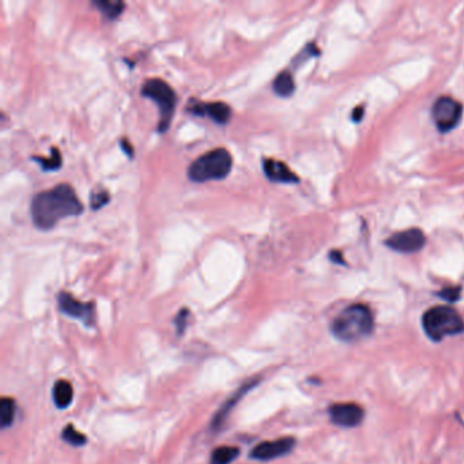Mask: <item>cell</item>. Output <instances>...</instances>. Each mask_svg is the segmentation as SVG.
<instances>
[{
  "label": "cell",
  "mask_w": 464,
  "mask_h": 464,
  "mask_svg": "<svg viewBox=\"0 0 464 464\" xmlns=\"http://www.w3.org/2000/svg\"><path fill=\"white\" fill-rule=\"evenodd\" d=\"M84 207L75 189L70 184H59L39 192L30 203V215L41 230H50L63 218L78 216Z\"/></svg>",
  "instance_id": "1"
},
{
  "label": "cell",
  "mask_w": 464,
  "mask_h": 464,
  "mask_svg": "<svg viewBox=\"0 0 464 464\" xmlns=\"http://www.w3.org/2000/svg\"><path fill=\"white\" fill-rule=\"evenodd\" d=\"M375 330V317L369 306L353 304L344 308L331 324V333L343 343H358Z\"/></svg>",
  "instance_id": "2"
},
{
  "label": "cell",
  "mask_w": 464,
  "mask_h": 464,
  "mask_svg": "<svg viewBox=\"0 0 464 464\" xmlns=\"http://www.w3.org/2000/svg\"><path fill=\"white\" fill-rule=\"evenodd\" d=\"M422 328L433 342L456 337L464 333V320L452 306L437 305L427 309L422 316Z\"/></svg>",
  "instance_id": "3"
},
{
  "label": "cell",
  "mask_w": 464,
  "mask_h": 464,
  "mask_svg": "<svg viewBox=\"0 0 464 464\" xmlns=\"http://www.w3.org/2000/svg\"><path fill=\"white\" fill-rule=\"evenodd\" d=\"M232 167V154L226 149L219 147L196 158L188 168V177L195 183L222 180L229 176Z\"/></svg>",
  "instance_id": "4"
},
{
  "label": "cell",
  "mask_w": 464,
  "mask_h": 464,
  "mask_svg": "<svg viewBox=\"0 0 464 464\" xmlns=\"http://www.w3.org/2000/svg\"><path fill=\"white\" fill-rule=\"evenodd\" d=\"M140 93L142 95L153 100L158 105L160 108L158 131L165 132L170 126L174 108L177 104L176 91L171 89V86L168 82L160 78H150L143 84Z\"/></svg>",
  "instance_id": "5"
},
{
  "label": "cell",
  "mask_w": 464,
  "mask_h": 464,
  "mask_svg": "<svg viewBox=\"0 0 464 464\" xmlns=\"http://www.w3.org/2000/svg\"><path fill=\"white\" fill-rule=\"evenodd\" d=\"M463 115V106L452 97H440L431 108L433 122L440 132H449L459 126Z\"/></svg>",
  "instance_id": "6"
},
{
  "label": "cell",
  "mask_w": 464,
  "mask_h": 464,
  "mask_svg": "<svg viewBox=\"0 0 464 464\" xmlns=\"http://www.w3.org/2000/svg\"><path fill=\"white\" fill-rule=\"evenodd\" d=\"M385 244L388 248H391L395 252H420L426 244V237L421 229L411 228V229L392 234L389 239H387Z\"/></svg>",
  "instance_id": "7"
},
{
  "label": "cell",
  "mask_w": 464,
  "mask_h": 464,
  "mask_svg": "<svg viewBox=\"0 0 464 464\" xmlns=\"http://www.w3.org/2000/svg\"><path fill=\"white\" fill-rule=\"evenodd\" d=\"M330 420L339 427H357L360 426L364 418L365 411L357 403H335L328 409Z\"/></svg>",
  "instance_id": "8"
},
{
  "label": "cell",
  "mask_w": 464,
  "mask_h": 464,
  "mask_svg": "<svg viewBox=\"0 0 464 464\" xmlns=\"http://www.w3.org/2000/svg\"><path fill=\"white\" fill-rule=\"evenodd\" d=\"M295 447V440L293 437H284L274 441H264L253 448L251 458L261 462L274 461L290 454Z\"/></svg>",
  "instance_id": "9"
},
{
  "label": "cell",
  "mask_w": 464,
  "mask_h": 464,
  "mask_svg": "<svg viewBox=\"0 0 464 464\" xmlns=\"http://www.w3.org/2000/svg\"><path fill=\"white\" fill-rule=\"evenodd\" d=\"M57 302H59V308L63 313H66L70 317L74 319H81L86 324H93L94 322V304L93 302H81L80 299H77L75 297L67 293V292H62L59 297H57Z\"/></svg>",
  "instance_id": "10"
},
{
  "label": "cell",
  "mask_w": 464,
  "mask_h": 464,
  "mask_svg": "<svg viewBox=\"0 0 464 464\" xmlns=\"http://www.w3.org/2000/svg\"><path fill=\"white\" fill-rule=\"evenodd\" d=\"M188 111L198 116H207L218 124H226L232 118V108L225 102L192 101Z\"/></svg>",
  "instance_id": "11"
},
{
  "label": "cell",
  "mask_w": 464,
  "mask_h": 464,
  "mask_svg": "<svg viewBox=\"0 0 464 464\" xmlns=\"http://www.w3.org/2000/svg\"><path fill=\"white\" fill-rule=\"evenodd\" d=\"M263 171L266 177L274 183H284V184H295L299 178L292 169L285 163L277 161L272 158L263 160Z\"/></svg>",
  "instance_id": "12"
},
{
  "label": "cell",
  "mask_w": 464,
  "mask_h": 464,
  "mask_svg": "<svg viewBox=\"0 0 464 464\" xmlns=\"http://www.w3.org/2000/svg\"><path fill=\"white\" fill-rule=\"evenodd\" d=\"M74 391L68 381L60 380L53 387V402L59 409H67L73 402Z\"/></svg>",
  "instance_id": "13"
},
{
  "label": "cell",
  "mask_w": 464,
  "mask_h": 464,
  "mask_svg": "<svg viewBox=\"0 0 464 464\" xmlns=\"http://www.w3.org/2000/svg\"><path fill=\"white\" fill-rule=\"evenodd\" d=\"M272 89L279 97H290L295 90L293 75L289 71H282L272 82Z\"/></svg>",
  "instance_id": "14"
},
{
  "label": "cell",
  "mask_w": 464,
  "mask_h": 464,
  "mask_svg": "<svg viewBox=\"0 0 464 464\" xmlns=\"http://www.w3.org/2000/svg\"><path fill=\"white\" fill-rule=\"evenodd\" d=\"M91 4L97 7L109 19H116L126 7L124 1H115V0H98L91 1Z\"/></svg>",
  "instance_id": "15"
},
{
  "label": "cell",
  "mask_w": 464,
  "mask_h": 464,
  "mask_svg": "<svg viewBox=\"0 0 464 464\" xmlns=\"http://www.w3.org/2000/svg\"><path fill=\"white\" fill-rule=\"evenodd\" d=\"M240 455V449L236 447H218L212 451L211 464H230Z\"/></svg>",
  "instance_id": "16"
},
{
  "label": "cell",
  "mask_w": 464,
  "mask_h": 464,
  "mask_svg": "<svg viewBox=\"0 0 464 464\" xmlns=\"http://www.w3.org/2000/svg\"><path fill=\"white\" fill-rule=\"evenodd\" d=\"M15 411H17L15 402L11 398H3L0 400V422L3 429L11 426V423L14 422Z\"/></svg>",
  "instance_id": "17"
},
{
  "label": "cell",
  "mask_w": 464,
  "mask_h": 464,
  "mask_svg": "<svg viewBox=\"0 0 464 464\" xmlns=\"http://www.w3.org/2000/svg\"><path fill=\"white\" fill-rule=\"evenodd\" d=\"M50 158H45V157H33L32 160L39 163L41 165V168L45 170V171H49V170H57L62 167V154L59 151L57 147H52L50 149Z\"/></svg>",
  "instance_id": "18"
},
{
  "label": "cell",
  "mask_w": 464,
  "mask_h": 464,
  "mask_svg": "<svg viewBox=\"0 0 464 464\" xmlns=\"http://www.w3.org/2000/svg\"><path fill=\"white\" fill-rule=\"evenodd\" d=\"M63 440L71 445H75V447H80V445H84L86 444V437L81 431H78L73 425H67L64 429H63V434H62Z\"/></svg>",
  "instance_id": "19"
},
{
  "label": "cell",
  "mask_w": 464,
  "mask_h": 464,
  "mask_svg": "<svg viewBox=\"0 0 464 464\" xmlns=\"http://www.w3.org/2000/svg\"><path fill=\"white\" fill-rule=\"evenodd\" d=\"M109 199H111L109 192L102 187H97L90 195V206L93 210H100L109 202Z\"/></svg>",
  "instance_id": "20"
},
{
  "label": "cell",
  "mask_w": 464,
  "mask_h": 464,
  "mask_svg": "<svg viewBox=\"0 0 464 464\" xmlns=\"http://www.w3.org/2000/svg\"><path fill=\"white\" fill-rule=\"evenodd\" d=\"M437 295L441 297V298H444L448 302H455L461 297V288H447V289L438 292Z\"/></svg>",
  "instance_id": "21"
},
{
  "label": "cell",
  "mask_w": 464,
  "mask_h": 464,
  "mask_svg": "<svg viewBox=\"0 0 464 464\" xmlns=\"http://www.w3.org/2000/svg\"><path fill=\"white\" fill-rule=\"evenodd\" d=\"M188 316H189V310L188 309H181V312L177 315V317L174 320V324L177 327V333L178 334H183V331L185 330Z\"/></svg>",
  "instance_id": "22"
},
{
  "label": "cell",
  "mask_w": 464,
  "mask_h": 464,
  "mask_svg": "<svg viewBox=\"0 0 464 464\" xmlns=\"http://www.w3.org/2000/svg\"><path fill=\"white\" fill-rule=\"evenodd\" d=\"M120 146H122L123 151L126 153L128 157H132V156H133V147H132L131 142H128L126 138H123V139H122V142H120Z\"/></svg>",
  "instance_id": "23"
},
{
  "label": "cell",
  "mask_w": 464,
  "mask_h": 464,
  "mask_svg": "<svg viewBox=\"0 0 464 464\" xmlns=\"http://www.w3.org/2000/svg\"><path fill=\"white\" fill-rule=\"evenodd\" d=\"M362 113H364V111H362L361 108H358V111H355V112L353 113V119H354L355 122H360L361 118H362Z\"/></svg>",
  "instance_id": "24"
}]
</instances>
